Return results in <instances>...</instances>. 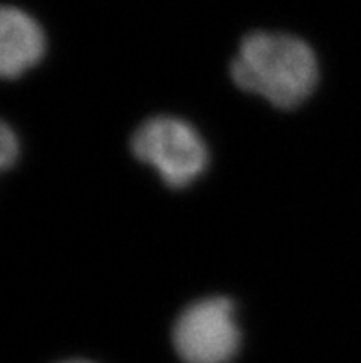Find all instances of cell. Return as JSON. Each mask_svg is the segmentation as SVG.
Returning a JSON list of instances; mask_svg holds the SVG:
<instances>
[{
	"label": "cell",
	"instance_id": "obj_3",
	"mask_svg": "<svg viewBox=\"0 0 361 363\" xmlns=\"http://www.w3.org/2000/svg\"><path fill=\"white\" fill-rule=\"evenodd\" d=\"M174 347L184 363H229L240 349L233 303L211 297L188 306L175 323Z\"/></svg>",
	"mask_w": 361,
	"mask_h": 363
},
{
	"label": "cell",
	"instance_id": "obj_6",
	"mask_svg": "<svg viewBox=\"0 0 361 363\" xmlns=\"http://www.w3.org/2000/svg\"><path fill=\"white\" fill-rule=\"evenodd\" d=\"M63 363H92V362H85V359H70V362H63Z\"/></svg>",
	"mask_w": 361,
	"mask_h": 363
},
{
	"label": "cell",
	"instance_id": "obj_5",
	"mask_svg": "<svg viewBox=\"0 0 361 363\" xmlns=\"http://www.w3.org/2000/svg\"><path fill=\"white\" fill-rule=\"evenodd\" d=\"M18 153V143L17 137L8 125H2V131H0V164L2 168H9L13 164L15 159H17Z\"/></svg>",
	"mask_w": 361,
	"mask_h": 363
},
{
	"label": "cell",
	"instance_id": "obj_2",
	"mask_svg": "<svg viewBox=\"0 0 361 363\" xmlns=\"http://www.w3.org/2000/svg\"><path fill=\"white\" fill-rule=\"evenodd\" d=\"M133 153L151 164L166 184L181 189L192 183L206 166V147L196 129L184 120L157 116L133 135Z\"/></svg>",
	"mask_w": 361,
	"mask_h": 363
},
{
	"label": "cell",
	"instance_id": "obj_4",
	"mask_svg": "<svg viewBox=\"0 0 361 363\" xmlns=\"http://www.w3.org/2000/svg\"><path fill=\"white\" fill-rule=\"evenodd\" d=\"M43 28L32 15L15 6L0 13V72L4 78H18L45 55Z\"/></svg>",
	"mask_w": 361,
	"mask_h": 363
},
{
	"label": "cell",
	"instance_id": "obj_1",
	"mask_svg": "<svg viewBox=\"0 0 361 363\" xmlns=\"http://www.w3.org/2000/svg\"><path fill=\"white\" fill-rule=\"evenodd\" d=\"M240 89L291 109L306 100L317 85L319 67L310 46L288 33L255 32L247 35L231 65Z\"/></svg>",
	"mask_w": 361,
	"mask_h": 363
}]
</instances>
